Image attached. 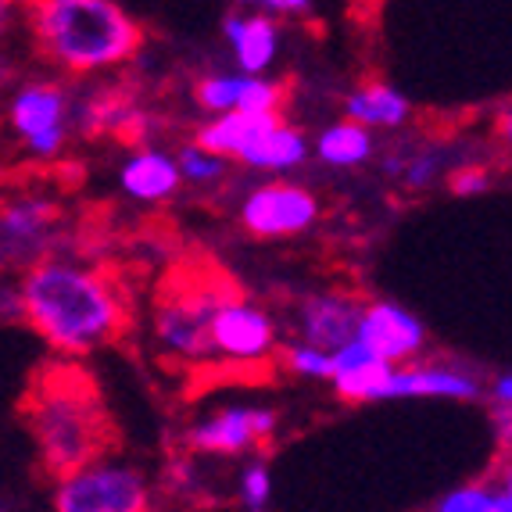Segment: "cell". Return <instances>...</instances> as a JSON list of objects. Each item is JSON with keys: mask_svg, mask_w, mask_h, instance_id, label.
<instances>
[{"mask_svg": "<svg viewBox=\"0 0 512 512\" xmlns=\"http://www.w3.org/2000/svg\"><path fill=\"white\" fill-rule=\"evenodd\" d=\"M22 316L61 355H90L119 344L133 326L126 280L104 265L47 258L22 280Z\"/></svg>", "mask_w": 512, "mask_h": 512, "instance_id": "cell-1", "label": "cell"}, {"mask_svg": "<svg viewBox=\"0 0 512 512\" xmlns=\"http://www.w3.org/2000/svg\"><path fill=\"white\" fill-rule=\"evenodd\" d=\"M18 412L36 444L40 470L58 484L104 462L119 444L101 387L79 362H43L29 376Z\"/></svg>", "mask_w": 512, "mask_h": 512, "instance_id": "cell-2", "label": "cell"}, {"mask_svg": "<svg viewBox=\"0 0 512 512\" xmlns=\"http://www.w3.org/2000/svg\"><path fill=\"white\" fill-rule=\"evenodd\" d=\"M26 15L43 58L72 76L119 69L144 47V26L111 0H40Z\"/></svg>", "mask_w": 512, "mask_h": 512, "instance_id": "cell-3", "label": "cell"}, {"mask_svg": "<svg viewBox=\"0 0 512 512\" xmlns=\"http://www.w3.org/2000/svg\"><path fill=\"white\" fill-rule=\"evenodd\" d=\"M233 294L226 276L176 265L154 291V337L180 362L212 359V319Z\"/></svg>", "mask_w": 512, "mask_h": 512, "instance_id": "cell-4", "label": "cell"}, {"mask_svg": "<svg viewBox=\"0 0 512 512\" xmlns=\"http://www.w3.org/2000/svg\"><path fill=\"white\" fill-rule=\"evenodd\" d=\"M151 484L133 466L97 462L54 491V512H151Z\"/></svg>", "mask_w": 512, "mask_h": 512, "instance_id": "cell-5", "label": "cell"}, {"mask_svg": "<svg viewBox=\"0 0 512 512\" xmlns=\"http://www.w3.org/2000/svg\"><path fill=\"white\" fill-rule=\"evenodd\" d=\"M61 230V208L47 197H15L0 205V265H40Z\"/></svg>", "mask_w": 512, "mask_h": 512, "instance_id": "cell-6", "label": "cell"}, {"mask_svg": "<svg viewBox=\"0 0 512 512\" xmlns=\"http://www.w3.org/2000/svg\"><path fill=\"white\" fill-rule=\"evenodd\" d=\"M319 219V197L298 183H262L240 205V226L251 237H298Z\"/></svg>", "mask_w": 512, "mask_h": 512, "instance_id": "cell-7", "label": "cell"}, {"mask_svg": "<svg viewBox=\"0 0 512 512\" xmlns=\"http://www.w3.org/2000/svg\"><path fill=\"white\" fill-rule=\"evenodd\" d=\"M355 341H359L376 362L398 366V362H412L419 351L427 348V330H423V323L412 316L409 308L391 305V301H369V305L362 308Z\"/></svg>", "mask_w": 512, "mask_h": 512, "instance_id": "cell-8", "label": "cell"}, {"mask_svg": "<svg viewBox=\"0 0 512 512\" xmlns=\"http://www.w3.org/2000/svg\"><path fill=\"white\" fill-rule=\"evenodd\" d=\"M212 351L230 362H262L276 351V323L265 308L230 298L212 319Z\"/></svg>", "mask_w": 512, "mask_h": 512, "instance_id": "cell-9", "label": "cell"}, {"mask_svg": "<svg viewBox=\"0 0 512 512\" xmlns=\"http://www.w3.org/2000/svg\"><path fill=\"white\" fill-rule=\"evenodd\" d=\"M276 430V412L273 409H244V405H230V409L212 412L208 419L194 423L187 430V444L194 452L208 455H240L251 448H262Z\"/></svg>", "mask_w": 512, "mask_h": 512, "instance_id": "cell-10", "label": "cell"}, {"mask_svg": "<svg viewBox=\"0 0 512 512\" xmlns=\"http://www.w3.org/2000/svg\"><path fill=\"white\" fill-rule=\"evenodd\" d=\"M362 308L366 305L355 294H341V291L308 294L294 308V330L301 337L298 344H308V348H319L326 355H333L337 348L355 341Z\"/></svg>", "mask_w": 512, "mask_h": 512, "instance_id": "cell-11", "label": "cell"}, {"mask_svg": "<svg viewBox=\"0 0 512 512\" xmlns=\"http://www.w3.org/2000/svg\"><path fill=\"white\" fill-rule=\"evenodd\" d=\"M11 122L36 154H54L65 140V97L58 86H26L11 101Z\"/></svg>", "mask_w": 512, "mask_h": 512, "instance_id": "cell-12", "label": "cell"}, {"mask_svg": "<svg viewBox=\"0 0 512 512\" xmlns=\"http://www.w3.org/2000/svg\"><path fill=\"white\" fill-rule=\"evenodd\" d=\"M480 380L466 369L455 366H430V362H416V366H394L391 380H387L384 402L391 398H448V402H473L480 398Z\"/></svg>", "mask_w": 512, "mask_h": 512, "instance_id": "cell-13", "label": "cell"}, {"mask_svg": "<svg viewBox=\"0 0 512 512\" xmlns=\"http://www.w3.org/2000/svg\"><path fill=\"white\" fill-rule=\"evenodd\" d=\"M222 33L230 40L233 58L240 65V76L262 79V72L276 61L280 51V22H273L269 15H226Z\"/></svg>", "mask_w": 512, "mask_h": 512, "instance_id": "cell-14", "label": "cell"}, {"mask_svg": "<svg viewBox=\"0 0 512 512\" xmlns=\"http://www.w3.org/2000/svg\"><path fill=\"white\" fill-rule=\"evenodd\" d=\"M280 115H244V111H230V115H215L212 122H205V126L194 133V144L201 147V151L215 154V158H222V162H233L240 154L248 151L251 144H258V140L269 133L273 126H280Z\"/></svg>", "mask_w": 512, "mask_h": 512, "instance_id": "cell-15", "label": "cell"}, {"mask_svg": "<svg viewBox=\"0 0 512 512\" xmlns=\"http://www.w3.org/2000/svg\"><path fill=\"white\" fill-rule=\"evenodd\" d=\"M122 190L129 197H137V201H165L180 190L183 176H180V165L176 158L165 151H137L122 165V176H119Z\"/></svg>", "mask_w": 512, "mask_h": 512, "instance_id": "cell-16", "label": "cell"}, {"mask_svg": "<svg viewBox=\"0 0 512 512\" xmlns=\"http://www.w3.org/2000/svg\"><path fill=\"white\" fill-rule=\"evenodd\" d=\"M409 97L398 94L394 86L387 83H366L359 86V90H351L348 101H344V115H348V122H355V126L362 129H398L405 119H409Z\"/></svg>", "mask_w": 512, "mask_h": 512, "instance_id": "cell-17", "label": "cell"}, {"mask_svg": "<svg viewBox=\"0 0 512 512\" xmlns=\"http://www.w3.org/2000/svg\"><path fill=\"white\" fill-rule=\"evenodd\" d=\"M308 137L301 133L298 126H273L265 133L258 144H251L248 151L240 154V162L248 165V169H262V172H291V169H301L308 158Z\"/></svg>", "mask_w": 512, "mask_h": 512, "instance_id": "cell-18", "label": "cell"}, {"mask_svg": "<svg viewBox=\"0 0 512 512\" xmlns=\"http://www.w3.org/2000/svg\"><path fill=\"white\" fill-rule=\"evenodd\" d=\"M319 162L333 165V169H355V165L369 162L373 158V133L355 122H333L319 133L316 140Z\"/></svg>", "mask_w": 512, "mask_h": 512, "instance_id": "cell-19", "label": "cell"}, {"mask_svg": "<svg viewBox=\"0 0 512 512\" xmlns=\"http://www.w3.org/2000/svg\"><path fill=\"white\" fill-rule=\"evenodd\" d=\"M394 366L387 362H366L359 369H348V373L333 376V387L341 394L344 402H384L387 380H391Z\"/></svg>", "mask_w": 512, "mask_h": 512, "instance_id": "cell-20", "label": "cell"}, {"mask_svg": "<svg viewBox=\"0 0 512 512\" xmlns=\"http://www.w3.org/2000/svg\"><path fill=\"white\" fill-rule=\"evenodd\" d=\"M240 90H244V76H208L194 86L197 104L212 115H230L240 108Z\"/></svg>", "mask_w": 512, "mask_h": 512, "instance_id": "cell-21", "label": "cell"}, {"mask_svg": "<svg viewBox=\"0 0 512 512\" xmlns=\"http://www.w3.org/2000/svg\"><path fill=\"white\" fill-rule=\"evenodd\" d=\"M176 165H180V176H183V180L197 183V187H205V183L222 180V176L230 172V162H222V158H215V154L201 151L197 144L180 147V154H176Z\"/></svg>", "mask_w": 512, "mask_h": 512, "instance_id": "cell-22", "label": "cell"}, {"mask_svg": "<svg viewBox=\"0 0 512 512\" xmlns=\"http://www.w3.org/2000/svg\"><path fill=\"white\" fill-rule=\"evenodd\" d=\"M283 362H287L291 373L308 376V380H333V359L326 351L308 348V344H291L283 351Z\"/></svg>", "mask_w": 512, "mask_h": 512, "instance_id": "cell-23", "label": "cell"}, {"mask_svg": "<svg viewBox=\"0 0 512 512\" xmlns=\"http://www.w3.org/2000/svg\"><path fill=\"white\" fill-rule=\"evenodd\" d=\"M273 495V477H269V466L265 462H251L240 473V502L248 505V512H262Z\"/></svg>", "mask_w": 512, "mask_h": 512, "instance_id": "cell-24", "label": "cell"}, {"mask_svg": "<svg viewBox=\"0 0 512 512\" xmlns=\"http://www.w3.org/2000/svg\"><path fill=\"white\" fill-rule=\"evenodd\" d=\"M491 505H495V487L470 484L452 491V495H444L434 512H491Z\"/></svg>", "mask_w": 512, "mask_h": 512, "instance_id": "cell-25", "label": "cell"}, {"mask_svg": "<svg viewBox=\"0 0 512 512\" xmlns=\"http://www.w3.org/2000/svg\"><path fill=\"white\" fill-rule=\"evenodd\" d=\"M437 172H441V154H434V151L412 154L402 165V180L409 190H427V187H434Z\"/></svg>", "mask_w": 512, "mask_h": 512, "instance_id": "cell-26", "label": "cell"}, {"mask_svg": "<svg viewBox=\"0 0 512 512\" xmlns=\"http://www.w3.org/2000/svg\"><path fill=\"white\" fill-rule=\"evenodd\" d=\"M448 187H452L455 197H480V194H487V187H491V172L480 169V165H462V169L452 172Z\"/></svg>", "mask_w": 512, "mask_h": 512, "instance_id": "cell-27", "label": "cell"}, {"mask_svg": "<svg viewBox=\"0 0 512 512\" xmlns=\"http://www.w3.org/2000/svg\"><path fill=\"white\" fill-rule=\"evenodd\" d=\"M491 427H495L498 452H502L505 459H512V409L509 405H495V409H491Z\"/></svg>", "mask_w": 512, "mask_h": 512, "instance_id": "cell-28", "label": "cell"}, {"mask_svg": "<svg viewBox=\"0 0 512 512\" xmlns=\"http://www.w3.org/2000/svg\"><path fill=\"white\" fill-rule=\"evenodd\" d=\"M0 323H26L22 316V291L0 280Z\"/></svg>", "mask_w": 512, "mask_h": 512, "instance_id": "cell-29", "label": "cell"}, {"mask_svg": "<svg viewBox=\"0 0 512 512\" xmlns=\"http://www.w3.org/2000/svg\"><path fill=\"white\" fill-rule=\"evenodd\" d=\"M194 480H197V473L187 459H176L169 466V473H165V487H169V491H187V487H194Z\"/></svg>", "mask_w": 512, "mask_h": 512, "instance_id": "cell-30", "label": "cell"}, {"mask_svg": "<svg viewBox=\"0 0 512 512\" xmlns=\"http://www.w3.org/2000/svg\"><path fill=\"white\" fill-rule=\"evenodd\" d=\"M262 15H269L276 22V15H308V11H312V4H308V0H265L262 8Z\"/></svg>", "mask_w": 512, "mask_h": 512, "instance_id": "cell-31", "label": "cell"}, {"mask_svg": "<svg viewBox=\"0 0 512 512\" xmlns=\"http://www.w3.org/2000/svg\"><path fill=\"white\" fill-rule=\"evenodd\" d=\"M491 398H495V405H509L512 409V373L498 376L495 384H491Z\"/></svg>", "mask_w": 512, "mask_h": 512, "instance_id": "cell-32", "label": "cell"}, {"mask_svg": "<svg viewBox=\"0 0 512 512\" xmlns=\"http://www.w3.org/2000/svg\"><path fill=\"white\" fill-rule=\"evenodd\" d=\"M495 491H502V495H512V459L502 466V473H498V487Z\"/></svg>", "mask_w": 512, "mask_h": 512, "instance_id": "cell-33", "label": "cell"}, {"mask_svg": "<svg viewBox=\"0 0 512 512\" xmlns=\"http://www.w3.org/2000/svg\"><path fill=\"white\" fill-rule=\"evenodd\" d=\"M8 18H11V8H8V4H0V33L8 29Z\"/></svg>", "mask_w": 512, "mask_h": 512, "instance_id": "cell-34", "label": "cell"}, {"mask_svg": "<svg viewBox=\"0 0 512 512\" xmlns=\"http://www.w3.org/2000/svg\"><path fill=\"white\" fill-rule=\"evenodd\" d=\"M502 126H505V137H512V108H509V115H505Z\"/></svg>", "mask_w": 512, "mask_h": 512, "instance_id": "cell-35", "label": "cell"}, {"mask_svg": "<svg viewBox=\"0 0 512 512\" xmlns=\"http://www.w3.org/2000/svg\"><path fill=\"white\" fill-rule=\"evenodd\" d=\"M505 140H509V144H512V137H505Z\"/></svg>", "mask_w": 512, "mask_h": 512, "instance_id": "cell-36", "label": "cell"}]
</instances>
